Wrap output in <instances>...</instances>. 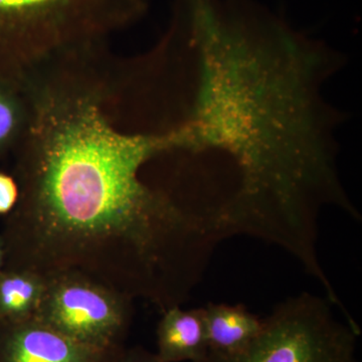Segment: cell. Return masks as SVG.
I'll return each mask as SVG.
<instances>
[{
  "label": "cell",
  "instance_id": "cell-10",
  "mask_svg": "<svg viewBox=\"0 0 362 362\" xmlns=\"http://www.w3.org/2000/svg\"><path fill=\"white\" fill-rule=\"evenodd\" d=\"M20 199V187L13 176L0 173V214L11 213Z\"/></svg>",
  "mask_w": 362,
  "mask_h": 362
},
{
  "label": "cell",
  "instance_id": "cell-2",
  "mask_svg": "<svg viewBox=\"0 0 362 362\" xmlns=\"http://www.w3.org/2000/svg\"><path fill=\"white\" fill-rule=\"evenodd\" d=\"M148 7L149 0H0V82L23 90L54 62L108 45Z\"/></svg>",
  "mask_w": 362,
  "mask_h": 362
},
{
  "label": "cell",
  "instance_id": "cell-4",
  "mask_svg": "<svg viewBox=\"0 0 362 362\" xmlns=\"http://www.w3.org/2000/svg\"><path fill=\"white\" fill-rule=\"evenodd\" d=\"M134 300L75 274L47 278L35 318L75 341L94 349L125 346Z\"/></svg>",
  "mask_w": 362,
  "mask_h": 362
},
{
  "label": "cell",
  "instance_id": "cell-3",
  "mask_svg": "<svg viewBox=\"0 0 362 362\" xmlns=\"http://www.w3.org/2000/svg\"><path fill=\"white\" fill-rule=\"evenodd\" d=\"M325 296L301 293L278 304L258 335L233 354L195 362H357L358 323L335 314Z\"/></svg>",
  "mask_w": 362,
  "mask_h": 362
},
{
  "label": "cell",
  "instance_id": "cell-11",
  "mask_svg": "<svg viewBox=\"0 0 362 362\" xmlns=\"http://www.w3.org/2000/svg\"><path fill=\"white\" fill-rule=\"evenodd\" d=\"M111 362H161L156 352L149 351L142 346L126 347L119 350Z\"/></svg>",
  "mask_w": 362,
  "mask_h": 362
},
{
  "label": "cell",
  "instance_id": "cell-1",
  "mask_svg": "<svg viewBox=\"0 0 362 362\" xmlns=\"http://www.w3.org/2000/svg\"><path fill=\"white\" fill-rule=\"evenodd\" d=\"M140 143L88 136L16 176L11 269L75 274L164 311L181 306L221 239L216 221L146 177Z\"/></svg>",
  "mask_w": 362,
  "mask_h": 362
},
{
  "label": "cell",
  "instance_id": "cell-9",
  "mask_svg": "<svg viewBox=\"0 0 362 362\" xmlns=\"http://www.w3.org/2000/svg\"><path fill=\"white\" fill-rule=\"evenodd\" d=\"M28 119L23 90L0 82V156L14 152L25 134Z\"/></svg>",
  "mask_w": 362,
  "mask_h": 362
},
{
  "label": "cell",
  "instance_id": "cell-6",
  "mask_svg": "<svg viewBox=\"0 0 362 362\" xmlns=\"http://www.w3.org/2000/svg\"><path fill=\"white\" fill-rule=\"evenodd\" d=\"M156 329V356L161 362H195L209 352L202 309L180 306L162 311Z\"/></svg>",
  "mask_w": 362,
  "mask_h": 362
},
{
  "label": "cell",
  "instance_id": "cell-5",
  "mask_svg": "<svg viewBox=\"0 0 362 362\" xmlns=\"http://www.w3.org/2000/svg\"><path fill=\"white\" fill-rule=\"evenodd\" d=\"M123 347L87 346L37 318L0 323V362H111Z\"/></svg>",
  "mask_w": 362,
  "mask_h": 362
},
{
  "label": "cell",
  "instance_id": "cell-12",
  "mask_svg": "<svg viewBox=\"0 0 362 362\" xmlns=\"http://www.w3.org/2000/svg\"><path fill=\"white\" fill-rule=\"evenodd\" d=\"M6 249L4 247V243L0 242V270H1V267L4 265V259H6Z\"/></svg>",
  "mask_w": 362,
  "mask_h": 362
},
{
  "label": "cell",
  "instance_id": "cell-7",
  "mask_svg": "<svg viewBox=\"0 0 362 362\" xmlns=\"http://www.w3.org/2000/svg\"><path fill=\"white\" fill-rule=\"evenodd\" d=\"M209 352L228 354L251 343L263 326V319L244 305L209 303L202 307Z\"/></svg>",
  "mask_w": 362,
  "mask_h": 362
},
{
  "label": "cell",
  "instance_id": "cell-8",
  "mask_svg": "<svg viewBox=\"0 0 362 362\" xmlns=\"http://www.w3.org/2000/svg\"><path fill=\"white\" fill-rule=\"evenodd\" d=\"M47 285V278L35 272L11 269L0 273V323L35 318Z\"/></svg>",
  "mask_w": 362,
  "mask_h": 362
}]
</instances>
